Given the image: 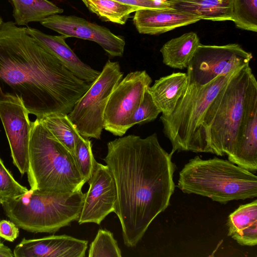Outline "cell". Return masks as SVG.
<instances>
[{
    "instance_id": "obj_11",
    "label": "cell",
    "mask_w": 257,
    "mask_h": 257,
    "mask_svg": "<svg viewBox=\"0 0 257 257\" xmlns=\"http://www.w3.org/2000/svg\"><path fill=\"white\" fill-rule=\"evenodd\" d=\"M40 23L66 38L75 37L93 41L110 56L121 57L123 54L125 42L122 36L82 18L56 14L44 19Z\"/></svg>"
},
{
    "instance_id": "obj_32",
    "label": "cell",
    "mask_w": 257,
    "mask_h": 257,
    "mask_svg": "<svg viewBox=\"0 0 257 257\" xmlns=\"http://www.w3.org/2000/svg\"><path fill=\"white\" fill-rule=\"evenodd\" d=\"M13 252L8 246L0 242V257H13Z\"/></svg>"
},
{
    "instance_id": "obj_35",
    "label": "cell",
    "mask_w": 257,
    "mask_h": 257,
    "mask_svg": "<svg viewBox=\"0 0 257 257\" xmlns=\"http://www.w3.org/2000/svg\"><path fill=\"white\" fill-rule=\"evenodd\" d=\"M1 205V202H0V205Z\"/></svg>"
},
{
    "instance_id": "obj_17",
    "label": "cell",
    "mask_w": 257,
    "mask_h": 257,
    "mask_svg": "<svg viewBox=\"0 0 257 257\" xmlns=\"http://www.w3.org/2000/svg\"><path fill=\"white\" fill-rule=\"evenodd\" d=\"M134 24L140 34L157 35L201 20L193 15L173 9H140L135 12Z\"/></svg>"
},
{
    "instance_id": "obj_21",
    "label": "cell",
    "mask_w": 257,
    "mask_h": 257,
    "mask_svg": "<svg viewBox=\"0 0 257 257\" xmlns=\"http://www.w3.org/2000/svg\"><path fill=\"white\" fill-rule=\"evenodd\" d=\"M200 44L198 36L192 32L173 38L166 42L160 49L163 62L171 68H186Z\"/></svg>"
},
{
    "instance_id": "obj_29",
    "label": "cell",
    "mask_w": 257,
    "mask_h": 257,
    "mask_svg": "<svg viewBox=\"0 0 257 257\" xmlns=\"http://www.w3.org/2000/svg\"><path fill=\"white\" fill-rule=\"evenodd\" d=\"M161 113L155 104L148 88L145 92L143 99L134 112L131 120L130 126L142 124L154 120Z\"/></svg>"
},
{
    "instance_id": "obj_23",
    "label": "cell",
    "mask_w": 257,
    "mask_h": 257,
    "mask_svg": "<svg viewBox=\"0 0 257 257\" xmlns=\"http://www.w3.org/2000/svg\"><path fill=\"white\" fill-rule=\"evenodd\" d=\"M39 119L53 136L73 155L80 134L68 114L53 113Z\"/></svg>"
},
{
    "instance_id": "obj_30",
    "label": "cell",
    "mask_w": 257,
    "mask_h": 257,
    "mask_svg": "<svg viewBox=\"0 0 257 257\" xmlns=\"http://www.w3.org/2000/svg\"><path fill=\"white\" fill-rule=\"evenodd\" d=\"M116 2L133 6L137 10L144 9H155L169 10L172 9L168 0L162 1L160 0H114Z\"/></svg>"
},
{
    "instance_id": "obj_14",
    "label": "cell",
    "mask_w": 257,
    "mask_h": 257,
    "mask_svg": "<svg viewBox=\"0 0 257 257\" xmlns=\"http://www.w3.org/2000/svg\"><path fill=\"white\" fill-rule=\"evenodd\" d=\"M88 241L66 234L37 239L24 238L15 247V257H84Z\"/></svg>"
},
{
    "instance_id": "obj_1",
    "label": "cell",
    "mask_w": 257,
    "mask_h": 257,
    "mask_svg": "<svg viewBox=\"0 0 257 257\" xmlns=\"http://www.w3.org/2000/svg\"><path fill=\"white\" fill-rule=\"evenodd\" d=\"M103 159L114 178L124 244L136 246L154 219L169 206L175 190L176 166L156 133L145 138L120 137L107 144Z\"/></svg>"
},
{
    "instance_id": "obj_9",
    "label": "cell",
    "mask_w": 257,
    "mask_h": 257,
    "mask_svg": "<svg viewBox=\"0 0 257 257\" xmlns=\"http://www.w3.org/2000/svg\"><path fill=\"white\" fill-rule=\"evenodd\" d=\"M253 56L238 44L209 45L201 44L188 66V83L204 85L219 75L234 72L248 65Z\"/></svg>"
},
{
    "instance_id": "obj_5",
    "label": "cell",
    "mask_w": 257,
    "mask_h": 257,
    "mask_svg": "<svg viewBox=\"0 0 257 257\" xmlns=\"http://www.w3.org/2000/svg\"><path fill=\"white\" fill-rule=\"evenodd\" d=\"M85 193L30 189L1 203L5 214L19 228L33 233H55L77 221Z\"/></svg>"
},
{
    "instance_id": "obj_24",
    "label": "cell",
    "mask_w": 257,
    "mask_h": 257,
    "mask_svg": "<svg viewBox=\"0 0 257 257\" xmlns=\"http://www.w3.org/2000/svg\"><path fill=\"white\" fill-rule=\"evenodd\" d=\"M92 13L106 21L125 24L130 15L137 11L133 6L114 0H81Z\"/></svg>"
},
{
    "instance_id": "obj_22",
    "label": "cell",
    "mask_w": 257,
    "mask_h": 257,
    "mask_svg": "<svg viewBox=\"0 0 257 257\" xmlns=\"http://www.w3.org/2000/svg\"><path fill=\"white\" fill-rule=\"evenodd\" d=\"M13 15L17 26L40 22L44 19L63 13V10L48 0H11Z\"/></svg>"
},
{
    "instance_id": "obj_10",
    "label": "cell",
    "mask_w": 257,
    "mask_h": 257,
    "mask_svg": "<svg viewBox=\"0 0 257 257\" xmlns=\"http://www.w3.org/2000/svg\"><path fill=\"white\" fill-rule=\"evenodd\" d=\"M152 82L146 70L131 72L122 78L107 102L104 129L115 136H123L131 128V118Z\"/></svg>"
},
{
    "instance_id": "obj_28",
    "label": "cell",
    "mask_w": 257,
    "mask_h": 257,
    "mask_svg": "<svg viewBox=\"0 0 257 257\" xmlns=\"http://www.w3.org/2000/svg\"><path fill=\"white\" fill-rule=\"evenodd\" d=\"M28 189L19 183L6 167L0 157V202L21 195Z\"/></svg>"
},
{
    "instance_id": "obj_3",
    "label": "cell",
    "mask_w": 257,
    "mask_h": 257,
    "mask_svg": "<svg viewBox=\"0 0 257 257\" xmlns=\"http://www.w3.org/2000/svg\"><path fill=\"white\" fill-rule=\"evenodd\" d=\"M257 86L249 64L237 70L207 109L202 124L204 153L230 156L237 142L248 99Z\"/></svg>"
},
{
    "instance_id": "obj_8",
    "label": "cell",
    "mask_w": 257,
    "mask_h": 257,
    "mask_svg": "<svg viewBox=\"0 0 257 257\" xmlns=\"http://www.w3.org/2000/svg\"><path fill=\"white\" fill-rule=\"evenodd\" d=\"M123 75L119 63L108 60L99 75L68 114L81 136L100 139L107 102Z\"/></svg>"
},
{
    "instance_id": "obj_31",
    "label": "cell",
    "mask_w": 257,
    "mask_h": 257,
    "mask_svg": "<svg viewBox=\"0 0 257 257\" xmlns=\"http://www.w3.org/2000/svg\"><path fill=\"white\" fill-rule=\"evenodd\" d=\"M19 235V227L12 221H0V237L8 241H14Z\"/></svg>"
},
{
    "instance_id": "obj_27",
    "label": "cell",
    "mask_w": 257,
    "mask_h": 257,
    "mask_svg": "<svg viewBox=\"0 0 257 257\" xmlns=\"http://www.w3.org/2000/svg\"><path fill=\"white\" fill-rule=\"evenodd\" d=\"M89 257H121V251L113 233L107 229H99L90 244Z\"/></svg>"
},
{
    "instance_id": "obj_34",
    "label": "cell",
    "mask_w": 257,
    "mask_h": 257,
    "mask_svg": "<svg viewBox=\"0 0 257 257\" xmlns=\"http://www.w3.org/2000/svg\"><path fill=\"white\" fill-rule=\"evenodd\" d=\"M160 1H167V0H160Z\"/></svg>"
},
{
    "instance_id": "obj_16",
    "label": "cell",
    "mask_w": 257,
    "mask_h": 257,
    "mask_svg": "<svg viewBox=\"0 0 257 257\" xmlns=\"http://www.w3.org/2000/svg\"><path fill=\"white\" fill-rule=\"evenodd\" d=\"M27 29L30 35L77 77L91 83L99 75L100 71L93 69L79 59L66 43L65 36L48 35L29 27H27Z\"/></svg>"
},
{
    "instance_id": "obj_20",
    "label": "cell",
    "mask_w": 257,
    "mask_h": 257,
    "mask_svg": "<svg viewBox=\"0 0 257 257\" xmlns=\"http://www.w3.org/2000/svg\"><path fill=\"white\" fill-rule=\"evenodd\" d=\"M174 10L212 21H232V0H168Z\"/></svg>"
},
{
    "instance_id": "obj_25",
    "label": "cell",
    "mask_w": 257,
    "mask_h": 257,
    "mask_svg": "<svg viewBox=\"0 0 257 257\" xmlns=\"http://www.w3.org/2000/svg\"><path fill=\"white\" fill-rule=\"evenodd\" d=\"M232 21L238 28L257 32V0H232Z\"/></svg>"
},
{
    "instance_id": "obj_12",
    "label": "cell",
    "mask_w": 257,
    "mask_h": 257,
    "mask_svg": "<svg viewBox=\"0 0 257 257\" xmlns=\"http://www.w3.org/2000/svg\"><path fill=\"white\" fill-rule=\"evenodd\" d=\"M88 182L89 189L85 193L77 221L79 224L95 223L99 225L110 213L114 211L117 199L115 181L108 166L97 162Z\"/></svg>"
},
{
    "instance_id": "obj_2",
    "label": "cell",
    "mask_w": 257,
    "mask_h": 257,
    "mask_svg": "<svg viewBox=\"0 0 257 257\" xmlns=\"http://www.w3.org/2000/svg\"><path fill=\"white\" fill-rule=\"evenodd\" d=\"M90 82L80 79L14 22L0 26V103H21L37 118L69 114Z\"/></svg>"
},
{
    "instance_id": "obj_26",
    "label": "cell",
    "mask_w": 257,
    "mask_h": 257,
    "mask_svg": "<svg viewBox=\"0 0 257 257\" xmlns=\"http://www.w3.org/2000/svg\"><path fill=\"white\" fill-rule=\"evenodd\" d=\"M73 157L79 172L85 182H88L97 164L92 153L91 142L89 138L79 135Z\"/></svg>"
},
{
    "instance_id": "obj_33",
    "label": "cell",
    "mask_w": 257,
    "mask_h": 257,
    "mask_svg": "<svg viewBox=\"0 0 257 257\" xmlns=\"http://www.w3.org/2000/svg\"><path fill=\"white\" fill-rule=\"evenodd\" d=\"M3 20L0 17V26H1V25L3 24Z\"/></svg>"
},
{
    "instance_id": "obj_18",
    "label": "cell",
    "mask_w": 257,
    "mask_h": 257,
    "mask_svg": "<svg viewBox=\"0 0 257 257\" xmlns=\"http://www.w3.org/2000/svg\"><path fill=\"white\" fill-rule=\"evenodd\" d=\"M188 83L187 73L176 72L156 80L154 84L149 87L148 91L162 115L167 116L172 113Z\"/></svg>"
},
{
    "instance_id": "obj_19",
    "label": "cell",
    "mask_w": 257,
    "mask_h": 257,
    "mask_svg": "<svg viewBox=\"0 0 257 257\" xmlns=\"http://www.w3.org/2000/svg\"><path fill=\"white\" fill-rule=\"evenodd\" d=\"M228 235L241 245L257 244V200L240 205L227 218Z\"/></svg>"
},
{
    "instance_id": "obj_7",
    "label": "cell",
    "mask_w": 257,
    "mask_h": 257,
    "mask_svg": "<svg viewBox=\"0 0 257 257\" xmlns=\"http://www.w3.org/2000/svg\"><path fill=\"white\" fill-rule=\"evenodd\" d=\"M236 71L219 75L204 85L188 83L172 113L161 116L163 133L172 145L171 154L181 151L204 153L201 128L205 114Z\"/></svg>"
},
{
    "instance_id": "obj_15",
    "label": "cell",
    "mask_w": 257,
    "mask_h": 257,
    "mask_svg": "<svg viewBox=\"0 0 257 257\" xmlns=\"http://www.w3.org/2000/svg\"><path fill=\"white\" fill-rule=\"evenodd\" d=\"M228 161L252 173L257 170V86L250 95L237 142Z\"/></svg>"
},
{
    "instance_id": "obj_4",
    "label": "cell",
    "mask_w": 257,
    "mask_h": 257,
    "mask_svg": "<svg viewBox=\"0 0 257 257\" xmlns=\"http://www.w3.org/2000/svg\"><path fill=\"white\" fill-rule=\"evenodd\" d=\"M177 187L184 193L195 194L226 204L233 200L257 197V177L229 161L197 156L179 173Z\"/></svg>"
},
{
    "instance_id": "obj_6",
    "label": "cell",
    "mask_w": 257,
    "mask_h": 257,
    "mask_svg": "<svg viewBox=\"0 0 257 257\" xmlns=\"http://www.w3.org/2000/svg\"><path fill=\"white\" fill-rule=\"evenodd\" d=\"M27 174L33 190L74 192L81 190L86 183L73 155L38 118L32 124Z\"/></svg>"
},
{
    "instance_id": "obj_13",
    "label": "cell",
    "mask_w": 257,
    "mask_h": 257,
    "mask_svg": "<svg viewBox=\"0 0 257 257\" xmlns=\"http://www.w3.org/2000/svg\"><path fill=\"white\" fill-rule=\"evenodd\" d=\"M29 113L19 102L0 103V118L10 147L14 165L22 175L29 168L31 122Z\"/></svg>"
}]
</instances>
